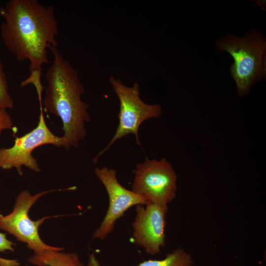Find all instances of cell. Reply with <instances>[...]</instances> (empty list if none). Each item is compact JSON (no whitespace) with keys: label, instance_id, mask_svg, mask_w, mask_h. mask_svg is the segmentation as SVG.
I'll use <instances>...</instances> for the list:
<instances>
[{"label":"cell","instance_id":"5","mask_svg":"<svg viewBox=\"0 0 266 266\" xmlns=\"http://www.w3.org/2000/svg\"><path fill=\"white\" fill-rule=\"evenodd\" d=\"M132 190L148 202L167 207L176 197L177 176L166 158L146 160L138 163L133 170Z\"/></svg>","mask_w":266,"mask_h":266},{"label":"cell","instance_id":"14","mask_svg":"<svg viewBox=\"0 0 266 266\" xmlns=\"http://www.w3.org/2000/svg\"><path fill=\"white\" fill-rule=\"evenodd\" d=\"M6 233H0V252H4L9 250L12 252H14L13 245L14 244L6 238Z\"/></svg>","mask_w":266,"mask_h":266},{"label":"cell","instance_id":"7","mask_svg":"<svg viewBox=\"0 0 266 266\" xmlns=\"http://www.w3.org/2000/svg\"><path fill=\"white\" fill-rule=\"evenodd\" d=\"M46 144L60 147H63L64 142L62 136L55 135L49 129L41 109L37 126L34 129L21 137H16L12 147L0 148V168H15L20 176L23 175V166L35 172H40L32 152L37 147Z\"/></svg>","mask_w":266,"mask_h":266},{"label":"cell","instance_id":"13","mask_svg":"<svg viewBox=\"0 0 266 266\" xmlns=\"http://www.w3.org/2000/svg\"><path fill=\"white\" fill-rule=\"evenodd\" d=\"M13 128V123L11 116L6 109H0V137L4 130Z\"/></svg>","mask_w":266,"mask_h":266},{"label":"cell","instance_id":"1","mask_svg":"<svg viewBox=\"0 0 266 266\" xmlns=\"http://www.w3.org/2000/svg\"><path fill=\"white\" fill-rule=\"evenodd\" d=\"M3 21L0 34L6 48L18 61L30 63L29 78L40 79L49 63L48 49L58 46V22L53 6L37 0H10L0 6Z\"/></svg>","mask_w":266,"mask_h":266},{"label":"cell","instance_id":"12","mask_svg":"<svg viewBox=\"0 0 266 266\" xmlns=\"http://www.w3.org/2000/svg\"><path fill=\"white\" fill-rule=\"evenodd\" d=\"M13 106L14 100L8 91L7 76L0 57V109H12Z\"/></svg>","mask_w":266,"mask_h":266},{"label":"cell","instance_id":"2","mask_svg":"<svg viewBox=\"0 0 266 266\" xmlns=\"http://www.w3.org/2000/svg\"><path fill=\"white\" fill-rule=\"evenodd\" d=\"M53 62L47 70V87L43 100L45 108L63 122V147L77 148L87 135L85 124L90 116L88 105L81 100L84 92L77 70L58 49L51 46Z\"/></svg>","mask_w":266,"mask_h":266},{"label":"cell","instance_id":"8","mask_svg":"<svg viewBox=\"0 0 266 266\" xmlns=\"http://www.w3.org/2000/svg\"><path fill=\"white\" fill-rule=\"evenodd\" d=\"M95 173L104 186L109 198V206L100 226L93 238L104 240L113 231L116 221L131 207L145 205L147 199L124 187L118 181L116 169L106 166L96 167Z\"/></svg>","mask_w":266,"mask_h":266},{"label":"cell","instance_id":"11","mask_svg":"<svg viewBox=\"0 0 266 266\" xmlns=\"http://www.w3.org/2000/svg\"><path fill=\"white\" fill-rule=\"evenodd\" d=\"M194 260L191 254L184 249L178 248L168 253L163 260H149L137 266H193ZM87 266H101L95 253L89 256Z\"/></svg>","mask_w":266,"mask_h":266},{"label":"cell","instance_id":"3","mask_svg":"<svg viewBox=\"0 0 266 266\" xmlns=\"http://www.w3.org/2000/svg\"><path fill=\"white\" fill-rule=\"evenodd\" d=\"M215 46L233 59L230 73L240 97L248 95L253 85L265 78L266 40L257 30L251 29L241 37L227 34L219 38Z\"/></svg>","mask_w":266,"mask_h":266},{"label":"cell","instance_id":"10","mask_svg":"<svg viewBox=\"0 0 266 266\" xmlns=\"http://www.w3.org/2000/svg\"><path fill=\"white\" fill-rule=\"evenodd\" d=\"M28 261L37 266H85L76 253L52 250L34 253Z\"/></svg>","mask_w":266,"mask_h":266},{"label":"cell","instance_id":"9","mask_svg":"<svg viewBox=\"0 0 266 266\" xmlns=\"http://www.w3.org/2000/svg\"><path fill=\"white\" fill-rule=\"evenodd\" d=\"M167 207L147 202L136 205L132 224L135 243L145 252L154 256L165 245L166 215Z\"/></svg>","mask_w":266,"mask_h":266},{"label":"cell","instance_id":"4","mask_svg":"<svg viewBox=\"0 0 266 266\" xmlns=\"http://www.w3.org/2000/svg\"><path fill=\"white\" fill-rule=\"evenodd\" d=\"M109 82L120 103L119 123L114 135L107 146L94 159V163H97L99 158L117 140L129 134H133L137 144L141 146L138 137V129L141 124L148 119L158 118L162 114V108L160 104H148L141 100L138 83H134L132 87H128L113 76H110Z\"/></svg>","mask_w":266,"mask_h":266},{"label":"cell","instance_id":"6","mask_svg":"<svg viewBox=\"0 0 266 266\" xmlns=\"http://www.w3.org/2000/svg\"><path fill=\"white\" fill-rule=\"evenodd\" d=\"M55 189L43 191L34 195L27 190L20 192L17 196L12 211L3 216L0 215V229L13 235L18 241L27 244V247L38 253L46 250L63 251L64 248L48 245L42 241L38 233V228L49 216L36 221L30 218L29 211L37 200L44 195L54 191L68 190Z\"/></svg>","mask_w":266,"mask_h":266}]
</instances>
